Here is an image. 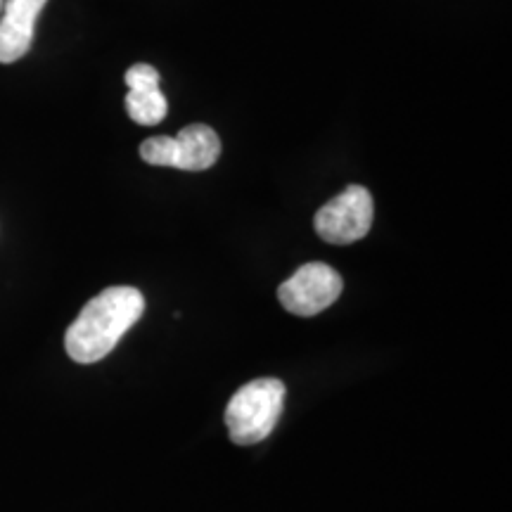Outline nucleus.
<instances>
[{"label": "nucleus", "instance_id": "1", "mask_svg": "<svg viewBox=\"0 0 512 512\" xmlns=\"http://www.w3.org/2000/svg\"><path fill=\"white\" fill-rule=\"evenodd\" d=\"M145 311V297L136 287H107L83 306L64 335V349L72 361L98 363L110 356L119 339L138 323Z\"/></svg>", "mask_w": 512, "mask_h": 512}, {"label": "nucleus", "instance_id": "2", "mask_svg": "<svg viewBox=\"0 0 512 512\" xmlns=\"http://www.w3.org/2000/svg\"><path fill=\"white\" fill-rule=\"evenodd\" d=\"M283 403L285 384L275 377H261L238 389L226 408V425L233 444L252 446L264 441L278 425Z\"/></svg>", "mask_w": 512, "mask_h": 512}, {"label": "nucleus", "instance_id": "3", "mask_svg": "<svg viewBox=\"0 0 512 512\" xmlns=\"http://www.w3.org/2000/svg\"><path fill=\"white\" fill-rule=\"evenodd\" d=\"M221 140L207 124L185 126L178 136H155L140 145V159L152 166H174L181 171H207L219 162Z\"/></svg>", "mask_w": 512, "mask_h": 512}, {"label": "nucleus", "instance_id": "4", "mask_svg": "<svg viewBox=\"0 0 512 512\" xmlns=\"http://www.w3.org/2000/svg\"><path fill=\"white\" fill-rule=\"evenodd\" d=\"M373 214V195L363 185H349L342 195L320 207L313 226L330 245H351L370 233Z\"/></svg>", "mask_w": 512, "mask_h": 512}, {"label": "nucleus", "instance_id": "5", "mask_svg": "<svg viewBox=\"0 0 512 512\" xmlns=\"http://www.w3.org/2000/svg\"><path fill=\"white\" fill-rule=\"evenodd\" d=\"M342 275L328 264H306L292 278H287L278 290L280 304L294 316L311 318L330 309L342 294Z\"/></svg>", "mask_w": 512, "mask_h": 512}, {"label": "nucleus", "instance_id": "6", "mask_svg": "<svg viewBox=\"0 0 512 512\" xmlns=\"http://www.w3.org/2000/svg\"><path fill=\"white\" fill-rule=\"evenodd\" d=\"M48 0H3L0 10V64L22 60L34 43L36 19Z\"/></svg>", "mask_w": 512, "mask_h": 512}, {"label": "nucleus", "instance_id": "7", "mask_svg": "<svg viewBox=\"0 0 512 512\" xmlns=\"http://www.w3.org/2000/svg\"><path fill=\"white\" fill-rule=\"evenodd\" d=\"M126 112L140 126H157L166 119L169 102L159 88V72L152 64H133L126 72Z\"/></svg>", "mask_w": 512, "mask_h": 512}, {"label": "nucleus", "instance_id": "8", "mask_svg": "<svg viewBox=\"0 0 512 512\" xmlns=\"http://www.w3.org/2000/svg\"><path fill=\"white\" fill-rule=\"evenodd\" d=\"M0 10H3V0H0Z\"/></svg>", "mask_w": 512, "mask_h": 512}]
</instances>
